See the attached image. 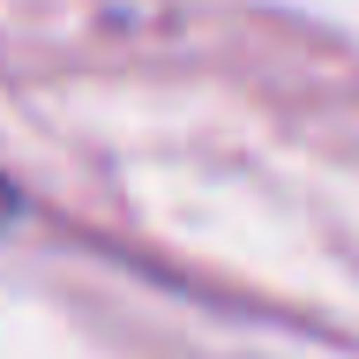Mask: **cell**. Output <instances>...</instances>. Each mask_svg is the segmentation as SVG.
Segmentation results:
<instances>
[{
    "mask_svg": "<svg viewBox=\"0 0 359 359\" xmlns=\"http://www.w3.org/2000/svg\"><path fill=\"white\" fill-rule=\"evenodd\" d=\"M0 224H15V187L0 180Z\"/></svg>",
    "mask_w": 359,
    "mask_h": 359,
    "instance_id": "obj_1",
    "label": "cell"
}]
</instances>
